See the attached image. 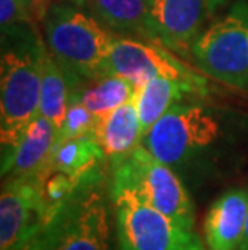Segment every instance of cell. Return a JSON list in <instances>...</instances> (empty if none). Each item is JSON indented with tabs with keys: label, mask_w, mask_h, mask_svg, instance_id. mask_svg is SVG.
<instances>
[{
	"label": "cell",
	"mask_w": 248,
	"mask_h": 250,
	"mask_svg": "<svg viewBox=\"0 0 248 250\" xmlns=\"http://www.w3.org/2000/svg\"><path fill=\"white\" fill-rule=\"evenodd\" d=\"M45 47L68 81L97 79L113 44L112 34L77 8L54 3L44 15Z\"/></svg>",
	"instance_id": "6da1fadb"
},
{
	"label": "cell",
	"mask_w": 248,
	"mask_h": 250,
	"mask_svg": "<svg viewBox=\"0 0 248 250\" xmlns=\"http://www.w3.org/2000/svg\"><path fill=\"white\" fill-rule=\"evenodd\" d=\"M45 50L47 47L39 39H29L2 54V160L13 152L24 131L39 116Z\"/></svg>",
	"instance_id": "7a4b0ae2"
},
{
	"label": "cell",
	"mask_w": 248,
	"mask_h": 250,
	"mask_svg": "<svg viewBox=\"0 0 248 250\" xmlns=\"http://www.w3.org/2000/svg\"><path fill=\"white\" fill-rule=\"evenodd\" d=\"M112 188L131 189L179 225L195 229V204L181 176L139 144L128 155L112 160Z\"/></svg>",
	"instance_id": "3957f363"
},
{
	"label": "cell",
	"mask_w": 248,
	"mask_h": 250,
	"mask_svg": "<svg viewBox=\"0 0 248 250\" xmlns=\"http://www.w3.org/2000/svg\"><path fill=\"white\" fill-rule=\"evenodd\" d=\"M219 139L221 125L210 110L202 105H172L142 144L179 174L202 162Z\"/></svg>",
	"instance_id": "277c9868"
},
{
	"label": "cell",
	"mask_w": 248,
	"mask_h": 250,
	"mask_svg": "<svg viewBox=\"0 0 248 250\" xmlns=\"http://www.w3.org/2000/svg\"><path fill=\"white\" fill-rule=\"evenodd\" d=\"M118 250H207L195 229L161 213L134 190L112 188Z\"/></svg>",
	"instance_id": "5b68a950"
},
{
	"label": "cell",
	"mask_w": 248,
	"mask_h": 250,
	"mask_svg": "<svg viewBox=\"0 0 248 250\" xmlns=\"http://www.w3.org/2000/svg\"><path fill=\"white\" fill-rule=\"evenodd\" d=\"M98 169L87 174L68 199L55 250H118L112 189L103 184Z\"/></svg>",
	"instance_id": "8992f818"
},
{
	"label": "cell",
	"mask_w": 248,
	"mask_h": 250,
	"mask_svg": "<svg viewBox=\"0 0 248 250\" xmlns=\"http://www.w3.org/2000/svg\"><path fill=\"white\" fill-rule=\"evenodd\" d=\"M195 63L203 73L235 87L248 86V17L234 10L197 37Z\"/></svg>",
	"instance_id": "52a82bcc"
},
{
	"label": "cell",
	"mask_w": 248,
	"mask_h": 250,
	"mask_svg": "<svg viewBox=\"0 0 248 250\" xmlns=\"http://www.w3.org/2000/svg\"><path fill=\"white\" fill-rule=\"evenodd\" d=\"M45 174L7 176L0 194V250H19L50 215Z\"/></svg>",
	"instance_id": "ba28073f"
},
{
	"label": "cell",
	"mask_w": 248,
	"mask_h": 250,
	"mask_svg": "<svg viewBox=\"0 0 248 250\" xmlns=\"http://www.w3.org/2000/svg\"><path fill=\"white\" fill-rule=\"evenodd\" d=\"M103 74H118L129 79L134 86L155 76L171 78L176 81L192 84L200 90L205 83L202 76L176 60L168 50H163L161 45L152 44V42L131 41L124 37L113 41L100 76Z\"/></svg>",
	"instance_id": "9c48e42d"
},
{
	"label": "cell",
	"mask_w": 248,
	"mask_h": 250,
	"mask_svg": "<svg viewBox=\"0 0 248 250\" xmlns=\"http://www.w3.org/2000/svg\"><path fill=\"white\" fill-rule=\"evenodd\" d=\"M207 0H153L152 23L160 42L177 54L191 55L200 36Z\"/></svg>",
	"instance_id": "30bf717a"
},
{
	"label": "cell",
	"mask_w": 248,
	"mask_h": 250,
	"mask_svg": "<svg viewBox=\"0 0 248 250\" xmlns=\"http://www.w3.org/2000/svg\"><path fill=\"white\" fill-rule=\"evenodd\" d=\"M248 211V190L229 189L216 199L203 221L207 250H239Z\"/></svg>",
	"instance_id": "8fae6325"
},
{
	"label": "cell",
	"mask_w": 248,
	"mask_h": 250,
	"mask_svg": "<svg viewBox=\"0 0 248 250\" xmlns=\"http://www.w3.org/2000/svg\"><path fill=\"white\" fill-rule=\"evenodd\" d=\"M55 137V126L39 115L21 136L13 152L2 160V178L45 174Z\"/></svg>",
	"instance_id": "7c38bea8"
},
{
	"label": "cell",
	"mask_w": 248,
	"mask_h": 250,
	"mask_svg": "<svg viewBox=\"0 0 248 250\" xmlns=\"http://www.w3.org/2000/svg\"><path fill=\"white\" fill-rule=\"evenodd\" d=\"M92 132L105 157L110 160H116L133 152L144 139V129L133 99L110 113L95 118Z\"/></svg>",
	"instance_id": "4fadbf2b"
},
{
	"label": "cell",
	"mask_w": 248,
	"mask_h": 250,
	"mask_svg": "<svg viewBox=\"0 0 248 250\" xmlns=\"http://www.w3.org/2000/svg\"><path fill=\"white\" fill-rule=\"evenodd\" d=\"M152 2L153 0H91V7L100 23L108 28L161 45L152 23Z\"/></svg>",
	"instance_id": "5bb4252c"
},
{
	"label": "cell",
	"mask_w": 248,
	"mask_h": 250,
	"mask_svg": "<svg viewBox=\"0 0 248 250\" xmlns=\"http://www.w3.org/2000/svg\"><path fill=\"white\" fill-rule=\"evenodd\" d=\"M103 158L105 153L94 132H87L73 139L55 142L49 165H47V171L61 173L79 183L87 174L95 171Z\"/></svg>",
	"instance_id": "9a60e30c"
},
{
	"label": "cell",
	"mask_w": 248,
	"mask_h": 250,
	"mask_svg": "<svg viewBox=\"0 0 248 250\" xmlns=\"http://www.w3.org/2000/svg\"><path fill=\"white\" fill-rule=\"evenodd\" d=\"M191 90L200 89L192 84L163 76H155L135 84L133 102L139 113L144 136L172 107V104L181 97L182 92H191Z\"/></svg>",
	"instance_id": "2e32d148"
},
{
	"label": "cell",
	"mask_w": 248,
	"mask_h": 250,
	"mask_svg": "<svg viewBox=\"0 0 248 250\" xmlns=\"http://www.w3.org/2000/svg\"><path fill=\"white\" fill-rule=\"evenodd\" d=\"M70 102V84L63 68L45 50L42 60V81H40V107L39 115L44 116L55 126H61Z\"/></svg>",
	"instance_id": "e0dca14e"
},
{
	"label": "cell",
	"mask_w": 248,
	"mask_h": 250,
	"mask_svg": "<svg viewBox=\"0 0 248 250\" xmlns=\"http://www.w3.org/2000/svg\"><path fill=\"white\" fill-rule=\"evenodd\" d=\"M134 84L123 76L103 74V76L94 79V83L82 92L75 94L79 95L81 102L95 118H100V116L129 102L134 95Z\"/></svg>",
	"instance_id": "ac0fdd59"
},
{
	"label": "cell",
	"mask_w": 248,
	"mask_h": 250,
	"mask_svg": "<svg viewBox=\"0 0 248 250\" xmlns=\"http://www.w3.org/2000/svg\"><path fill=\"white\" fill-rule=\"evenodd\" d=\"M94 125H95V116L81 102L77 94L70 92V102H68L66 115L63 118L61 126L57 131L55 142L73 139V137H79L87 134V132H92Z\"/></svg>",
	"instance_id": "d6986e66"
},
{
	"label": "cell",
	"mask_w": 248,
	"mask_h": 250,
	"mask_svg": "<svg viewBox=\"0 0 248 250\" xmlns=\"http://www.w3.org/2000/svg\"><path fill=\"white\" fill-rule=\"evenodd\" d=\"M66 202L54 215L47 218V221L23 244V247L19 250H55L57 249L63 231V225H65Z\"/></svg>",
	"instance_id": "ffe728a7"
},
{
	"label": "cell",
	"mask_w": 248,
	"mask_h": 250,
	"mask_svg": "<svg viewBox=\"0 0 248 250\" xmlns=\"http://www.w3.org/2000/svg\"><path fill=\"white\" fill-rule=\"evenodd\" d=\"M33 0H0V24L2 31L12 33L21 26L33 23Z\"/></svg>",
	"instance_id": "44dd1931"
},
{
	"label": "cell",
	"mask_w": 248,
	"mask_h": 250,
	"mask_svg": "<svg viewBox=\"0 0 248 250\" xmlns=\"http://www.w3.org/2000/svg\"><path fill=\"white\" fill-rule=\"evenodd\" d=\"M239 250H248V211H247V223H245V232H244V239L240 242Z\"/></svg>",
	"instance_id": "7402d4cb"
},
{
	"label": "cell",
	"mask_w": 248,
	"mask_h": 250,
	"mask_svg": "<svg viewBox=\"0 0 248 250\" xmlns=\"http://www.w3.org/2000/svg\"><path fill=\"white\" fill-rule=\"evenodd\" d=\"M71 2H75V3H77V5H82V3H84V0H71Z\"/></svg>",
	"instance_id": "603a6c76"
},
{
	"label": "cell",
	"mask_w": 248,
	"mask_h": 250,
	"mask_svg": "<svg viewBox=\"0 0 248 250\" xmlns=\"http://www.w3.org/2000/svg\"><path fill=\"white\" fill-rule=\"evenodd\" d=\"M247 17H248V10H247Z\"/></svg>",
	"instance_id": "cb8c5ba5"
}]
</instances>
